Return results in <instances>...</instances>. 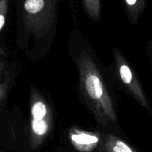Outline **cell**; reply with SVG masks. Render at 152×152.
I'll return each instance as SVG.
<instances>
[{"instance_id":"obj_1","label":"cell","mask_w":152,"mask_h":152,"mask_svg":"<svg viewBox=\"0 0 152 152\" xmlns=\"http://www.w3.org/2000/svg\"><path fill=\"white\" fill-rule=\"evenodd\" d=\"M86 87L89 95L93 99H99L103 93L102 83L96 75H90L86 81Z\"/></svg>"},{"instance_id":"obj_6","label":"cell","mask_w":152,"mask_h":152,"mask_svg":"<svg viewBox=\"0 0 152 152\" xmlns=\"http://www.w3.org/2000/svg\"><path fill=\"white\" fill-rule=\"evenodd\" d=\"M32 128L37 135L43 136L47 131V125L43 119H34L32 122Z\"/></svg>"},{"instance_id":"obj_8","label":"cell","mask_w":152,"mask_h":152,"mask_svg":"<svg viewBox=\"0 0 152 152\" xmlns=\"http://www.w3.org/2000/svg\"><path fill=\"white\" fill-rule=\"evenodd\" d=\"M5 17H4L3 15H0V30L3 27V26L5 25Z\"/></svg>"},{"instance_id":"obj_9","label":"cell","mask_w":152,"mask_h":152,"mask_svg":"<svg viewBox=\"0 0 152 152\" xmlns=\"http://www.w3.org/2000/svg\"><path fill=\"white\" fill-rule=\"evenodd\" d=\"M126 2L129 5H134L137 2V0H126Z\"/></svg>"},{"instance_id":"obj_5","label":"cell","mask_w":152,"mask_h":152,"mask_svg":"<svg viewBox=\"0 0 152 152\" xmlns=\"http://www.w3.org/2000/svg\"><path fill=\"white\" fill-rule=\"evenodd\" d=\"M46 114V108L44 104L41 102H38L34 104L32 107V115L34 119H43Z\"/></svg>"},{"instance_id":"obj_3","label":"cell","mask_w":152,"mask_h":152,"mask_svg":"<svg viewBox=\"0 0 152 152\" xmlns=\"http://www.w3.org/2000/svg\"><path fill=\"white\" fill-rule=\"evenodd\" d=\"M107 152H135L125 142L119 140L110 141L107 146Z\"/></svg>"},{"instance_id":"obj_7","label":"cell","mask_w":152,"mask_h":152,"mask_svg":"<svg viewBox=\"0 0 152 152\" xmlns=\"http://www.w3.org/2000/svg\"><path fill=\"white\" fill-rule=\"evenodd\" d=\"M120 75L122 80L126 84L131 83L132 80V74H131V69L127 66L126 65H123L120 67Z\"/></svg>"},{"instance_id":"obj_4","label":"cell","mask_w":152,"mask_h":152,"mask_svg":"<svg viewBox=\"0 0 152 152\" xmlns=\"http://www.w3.org/2000/svg\"><path fill=\"white\" fill-rule=\"evenodd\" d=\"M44 0H26L24 8L30 14H37L44 8Z\"/></svg>"},{"instance_id":"obj_2","label":"cell","mask_w":152,"mask_h":152,"mask_svg":"<svg viewBox=\"0 0 152 152\" xmlns=\"http://www.w3.org/2000/svg\"><path fill=\"white\" fill-rule=\"evenodd\" d=\"M72 140L75 144L81 146H90L95 145L99 142V138L96 136L90 134H73L72 136Z\"/></svg>"}]
</instances>
